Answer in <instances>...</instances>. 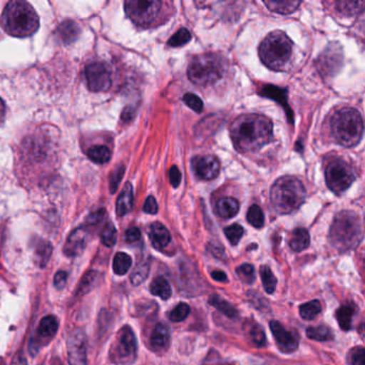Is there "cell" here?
I'll use <instances>...</instances> for the list:
<instances>
[{
  "label": "cell",
  "instance_id": "3957f363",
  "mask_svg": "<svg viewBox=\"0 0 365 365\" xmlns=\"http://www.w3.org/2000/svg\"><path fill=\"white\" fill-rule=\"evenodd\" d=\"M305 196L304 185L294 177H282L271 187V204L279 215H289L300 208Z\"/></svg>",
  "mask_w": 365,
  "mask_h": 365
},
{
  "label": "cell",
  "instance_id": "d4e9b609",
  "mask_svg": "<svg viewBox=\"0 0 365 365\" xmlns=\"http://www.w3.org/2000/svg\"><path fill=\"white\" fill-rule=\"evenodd\" d=\"M78 34H80V27L72 21L63 23L58 29L59 38L65 43L73 42L78 38Z\"/></svg>",
  "mask_w": 365,
  "mask_h": 365
},
{
  "label": "cell",
  "instance_id": "9c48e42d",
  "mask_svg": "<svg viewBox=\"0 0 365 365\" xmlns=\"http://www.w3.org/2000/svg\"><path fill=\"white\" fill-rule=\"evenodd\" d=\"M356 179L354 168L344 160L330 162L326 168V182L335 194L345 192Z\"/></svg>",
  "mask_w": 365,
  "mask_h": 365
},
{
  "label": "cell",
  "instance_id": "f5cc1de1",
  "mask_svg": "<svg viewBox=\"0 0 365 365\" xmlns=\"http://www.w3.org/2000/svg\"><path fill=\"white\" fill-rule=\"evenodd\" d=\"M104 217V211L100 210L99 212L93 213V215L89 217L88 222L89 224H98L99 222L102 221Z\"/></svg>",
  "mask_w": 365,
  "mask_h": 365
},
{
  "label": "cell",
  "instance_id": "11a10c76",
  "mask_svg": "<svg viewBox=\"0 0 365 365\" xmlns=\"http://www.w3.org/2000/svg\"><path fill=\"white\" fill-rule=\"evenodd\" d=\"M0 365H1V364H0Z\"/></svg>",
  "mask_w": 365,
  "mask_h": 365
},
{
  "label": "cell",
  "instance_id": "f907efd6",
  "mask_svg": "<svg viewBox=\"0 0 365 365\" xmlns=\"http://www.w3.org/2000/svg\"><path fill=\"white\" fill-rule=\"evenodd\" d=\"M140 237H142V235H140V230L138 227L129 228L125 232V240L129 243L136 242V241L140 240Z\"/></svg>",
  "mask_w": 365,
  "mask_h": 365
},
{
  "label": "cell",
  "instance_id": "52a82bcc",
  "mask_svg": "<svg viewBox=\"0 0 365 365\" xmlns=\"http://www.w3.org/2000/svg\"><path fill=\"white\" fill-rule=\"evenodd\" d=\"M227 69L226 59L215 53L195 57L190 63L187 76L198 86H209L221 80Z\"/></svg>",
  "mask_w": 365,
  "mask_h": 365
},
{
  "label": "cell",
  "instance_id": "681fc988",
  "mask_svg": "<svg viewBox=\"0 0 365 365\" xmlns=\"http://www.w3.org/2000/svg\"><path fill=\"white\" fill-rule=\"evenodd\" d=\"M144 211L149 215H155L158 212V204L157 200L153 196H149L147 198L146 202L144 205Z\"/></svg>",
  "mask_w": 365,
  "mask_h": 365
},
{
  "label": "cell",
  "instance_id": "44dd1931",
  "mask_svg": "<svg viewBox=\"0 0 365 365\" xmlns=\"http://www.w3.org/2000/svg\"><path fill=\"white\" fill-rule=\"evenodd\" d=\"M264 4L271 11L281 14H292L301 5L300 1H297V0H281V1L269 0V1H264Z\"/></svg>",
  "mask_w": 365,
  "mask_h": 365
},
{
  "label": "cell",
  "instance_id": "f6af8a7d",
  "mask_svg": "<svg viewBox=\"0 0 365 365\" xmlns=\"http://www.w3.org/2000/svg\"><path fill=\"white\" fill-rule=\"evenodd\" d=\"M350 363L351 365H365V352L364 348L356 347L350 351Z\"/></svg>",
  "mask_w": 365,
  "mask_h": 365
},
{
  "label": "cell",
  "instance_id": "30bf717a",
  "mask_svg": "<svg viewBox=\"0 0 365 365\" xmlns=\"http://www.w3.org/2000/svg\"><path fill=\"white\" fill-rule=\"evenodd\" d=\"M162 5L161 1L130 0L125 4V14L138 26H149L159 16Z\"/></svg>",
  "mask_w": 365,
  "mask_h": 365
},
{
  "label": "cell",
  "instance_id": "cb8c5ba5",
  "mask_svg": "<svg viewBox=\"0 0 365 365\" xmlns=\"http://www.w3.org/2000/svg\"><path fill=\"white\" fill-rule=\"evenodd\" d=\"M150 292L153 296L160 297L163 300H168L172 296V287L166 281L165 277H158L151 282Z\"/></svg>",
  "mask_w": 365,
  "mask_h": 365
},
{
  "label": "cell",
  "instance_id": "f35d334b",
  "mask_svg": "<svg viewBox=\"0 0 365 365\" xmlns=\"http://www.w3.org/2000/svg\"><path fill=\"white\" fill-rule=\"evenodd\" d=\"M96 279H97V272L95 271H89L83 277L82 281H81L80 285L78 288V294L80 296L87 294L93 289V284H95Z\"/></svg>",
  "mask_w": 365,
  "mask_h": 365
},
{
  "label": "cell",
  "instance_id": "d6a6232c",
  "mask_svg": "<svg viewBox=\"0 0 365 365\" xmlns=\"http://www.w3.org/2000/svg\"><path fill=\"white\" fill-rule=\"evenodd\" d=\"M149 270H150V266L149 262H142V264L136 266L134 269L133 272L131 274V282L133 285L138 286L140 284L144 283L146 281L147 277L149 275Z\"/></svg>",
  "mask_w": 365,
  "mask_h": 365
},
{
  "label": "cell",
  "instance_id": "2e32d148",
  "mask_svg": "<svg viewBox=\"0 0 365 365\" xmlns=\"http://www.w3.org/2000/svg\"><path fill=\"white\" fill-rule=\"evenodd\" d=\"M149 238H150L153 247L157 250L165 249L172 240L168 228L159 222L151 224L149 227Z\"/></svg>",
  "mask_w": 365,
  "mask_h": 365
},
{
  "label": "cell",
  "instance_id": "d6986e66",
  "mask_svg": "<svg viewBox=\"0 0 365 365\" xmlns=\"http://www.w3.org/2000/svg\"><path fill=\"white\" fill-rule=\"evenodd\" d=\"M215 210L220 217H224V219H230L239 212V202L232 197L221 198L217 202Z\"/></svg>",
  "mask_w": 365,
  "mask_h": 365
},
{
  "label": "cell",
  "instance_id": "5b68a950",
  "mask_svg": "<svg viewBox=\"0 0 365 365\" xmlns=\"http://www.w3.org/2000/svg\"><path fill=\"white\" fill-rule=\"evenodd\" d=\"M292 56V42L283 31L269 34L259 46V57L269 69L284 70Z\"/></svg>",
  "mask_w": 365,
  "mask_h": 365
},
{
  "label": "cell",
  "instance_id": "ee69618b",
  "mask_svg": "<svg viewBox=\"0 0 365 365\" xmlns=\"http://www.w3.org/2000/svg\"><path fill=\"white\" fill-rule=\"evenodd\" d=\"M250 333H251L252 341H254L256 346L262 347V346L266 345V335H264V330L258 324H255L251 329Z\"/></svg>",
  "mask_w": 365,
  "mask_h": 365
},
{
  "label": "cell",
  "instance_id": "484cf974",
  "mask_svg": "<svg viewBox=\"0 0 365 365\" xmlns=\"http://www.w3.org/2000/svg\"><path fill=\"white\" fill-rule=\"evenodd\" d=\"M209 303L215 307L217 311L222 312L224 315L227 316L228 318H236L238 315V312L230 302L224 300L221 297L217 296V294L210 297Z\"/></svg>",
  "mask_w": 365,
  "mask_h": 365
},
{
  "label": "cell",
  "instance_id": "4fadbf2b",
  "mask_svg": "<svg viewBox=\"0 0 365 365\" xmlns=\"http://www.w3.org/2000/svg\"><path fill=\"white\" fill-rule=\"evenodd\" d=\"M269 326H270L271 332L277 341V347L282 352L290 354V352L296 351L299 345V339L294 332L284 328L277 320L271 322Z\"/></svg>",
  "mask_w": 365,
  "mask_h": 365
},
{
  "label": "cell",
  "instance_id": "ffe728a7",
  "mask_svg": "<svg viewBox=\"0 0 365 365\" xmlns=\"http://www.w3.org/2000/svg\"><path fill=\"white\" fill-rule=\"evenodd\" d=\"M58 320L55 316L48 315L40 322L38 335L40 339H51L55 336L58 330Z\"/></svg>",
  "mask_w": 365,
  "mask_h": 365
},
{
  "label": "cell",
  "instance_id": "b9f144b4",
  "mask_svg": "<svg viewBox=\"0 0 365 365\" xmlns=\"http://www.w3.org/2000/svg\"><path fill=\"white\" fill-rule=\"evenodd\" d=\"M182 100L194 112L200 113L202 108H204V103H202V99L198 96L194 95V93H185L183 96Z\"/></svg>",
  "mask_w": 365,
  "mask_h": 365
},
{
  "label": "cell",
  "instance_id": "816d5d0a",
  "mask_svg": "<svg viewBox=\"0 0 365 365\" xmlns=\"http://www.w3.org/2000/svg\"><path fill=\"white\" fill-rule=\"evenodd\" d=\"M211 277H212V279L217 282H222V283L227 282V275H226L225 272H223V271L221 270L212 271V272H211Z\"/></svg>",
  "mask_w": 365,
  "mask_h": 365
},
{
  "label": "cell",
  "instance_id": "1f68e13d",
  "mask_svg": "<svg viewBox=\"0 0 365 365\" xmlns=\"http://www.w3.org/2000/svg\"><path fill=\"white\" fill-rule=\"evenodd\" d=\"M260 277H262V284H264V290L268 294H273L277 288V279L272 271L269 267H260Z\"/></svg>",
  "mask_w": 365,
  "mask_h": 365
},
{
  "label": "cell",
  "instance_id": "f546056e",
  "mask_svg": "<svg viewBox=\"0 0 365 365\" xmlns=\"http://www.w3.org/2000/svg\"><path fill=\"white\" fill-rule=\"evenodd\" d=\"M299 311H300V316L303 319L313 320L322 312V304L318 300L309 301V302L301 305L299 307Z\"/></svg>",
  "mask_w": 365,
  "mask_h": 365
},
{
  "label": "cell",
  "instance_id": "ba28073f",
  "mask_svg": "<svg viewBox=\"0 0 365 365\" xmlns=\"http://www.w3.org/2000/svg\"><path fill=\"white\" fill-rule=\"evenodd\" d=\"M138 341L135 334L129 326L123 327L117 333L110 348V360L117 365H130L135 361Z\"/></svg>",
  "mask_w": 365,
  "mask_h": 365
},
{
  "label": "cell",
  "instance_id": "7a4b0ae2",
  "mask_svg": "<svg viewBox=\"0 0 365 365\" xmlns=\"http://www.w3.org/2000/svg\"><path fill=\"white\" fill-rule=\"evenodd\" d=\"M1 25L9 35L27 37L37 31L39 18L35 9L26 1H11L4 10Z\"/></svg>",
  "mask_w": 365,
  "mask_h": 365
},
{
  "label": "cell",
  "instance_id": "e0dca14e",
  "mask_svg": "<svg viewBox=\"0 0 365 365\" xmlns=\"http://www.w3.org/2000/svg\"><path fill=\"white\" fill-rule=\"evenodd\" d=\"M170 341V333L168 330V327L164 324H158L157 326L153 329V333L150 336V346L153 350L165 349L168 348V344Z\"/></svg>",
  "mask_w": 365,
  "mask_h": 365
},
{
  "label": "cell",
  "instance_id": "60d3db41",
  "mask_svg": "<svg viewBox=\"0 0 365 365\" xmlns=\"http://www.w3.org/2000/svg\"><path fill=\"white\" fill-rule=\"evenodd\" d=\"M237 274L240 277L241 281L247 284H252L255 281V270L252 264H245L238 267L236 270Z\"/></svg>",
  "mask_w": 365,
  "mask_h": 365
},
{
  "label": "cell",
  "instance_id": "f1b7e54d",
  "mask_svg": "<svg viewBox=\"0 0 365 365\" xmlns=\"http://www.w3.org/2000/svg\"><path fill=\"white\" fill-rule=\"evenodd\" d=\"M88 158L95 163H108L112 158V153L106 146L91 147L88 150Z\"/></svg>",
  "mask_w": 365,
  "mask_h": 365
},
{
  "label": "cell",
  "instance_id": "7dc6e473",
  "mask_svg": "<svg viewBox=\"0 0 365 365\" xmlns=\"http://www.w3.org/2000/svg\"><path fill=\"white\" fill-rule=\"evenodd\" d=\"M181 179H182V175H181L180 170L177 166H173L170 170V180L172 183L173 187H177L180 185Z\"/></svg>",
  "mask_w": 365,
  "mask_h": 365
},
{
  "label": "cell",
  "instance_id": "603a6c76",
  "mask_svg": "<svg viewBox=\"0 0 365 365\" xmlns=\"http://www.w3.org/2000/svg\"><path fill=\"white\" fill-rule=\"evenodd\" d=\"M309 232L304 228H297L292 232V238L290 240L289 245L292 251L302 252L307 249L309 245Z\"/></svg>",
  "mask_w": 365,
  "mask_h": 365
},
{
  "label": "cell",
  "instance_id": "ab89813d",
  "mask_svg": "<svg viewBox=\"0 0 365 365\" xmlns=\"http://www.w3.org/2000/svg\"><path fill=\"white\" fill-rule=\"evenodd\" d=\"M190 312H191V309H190L187 303H179V304L170 312L168 318H170V322H180L189 316Z\"/></svg>",
  "mask_w": 365,
  "mask_h": 365
},
{
  "label": "cell",
  "instance_id": "74e56055",
  "mask_svg": "<svg viewBox=\"0 0 365 365\" xmlns=\"http://www.w3.org/2000/svg\"><path fill=\"white\" fill-rule=\"evenodd\" d=\"M191 34L187 29H181L180 31H177L170 40L168 44L172 48H179V46H185L187 42L191 40Z\"/></svg>",
  "mask_w": 365,
  "mask_h": 365
},
{
  "label": "cell",
  "instance_id": "836d02e7",
  "mask_svg": "<svg viewBox=\"0 0 365 365\" xmlns=\"http://www.w3.org/2000/svg\"><path fill=\"white\" fill-rule=\"evenodd\" d=\"M247 221L256 228H262L264 223V213L257 205H253L247 211Z\"/></svg>",
  "mask_w": 365,
  "mask_h": 365
},
{
  "label": "cell",
  "instance_id": "8992f818",
  "mask_svg": "<svg viewBox=\"0 0 365 365\" xmlns=\"http://www.w3.org/2000/svg\"><path fill=\"white\" fill-rule=\"evenodd\" d=\"M362 239V227L358 215L341 211L335 217L330 230V241L339 251L354 249Z\"/></svg>",
  "mask_w": 365,
  "mask_h": 365
},
{
  "label": "cell",
  "instance_id": "4dcf8cb0",
  "mask_svg": "<svg viewBox=\"0 0 365 365\" xmlns=\"http://www.w3.org/2000/svg\"><path fill=\"white\" fill-rule=\"evenodd\" d=\"M52 252L53 247L50 243L42 241L38 245L37 249H36V260L41 268L48 264V260L52 256Z\"/></svg>",
  "mask_w": 365,
  "mask_h": 365
},
{
  "label": "cell",
  "instance_id": "6da1fadb",
  "mask_svg": "<svg viewBox=\"0 0 365 365\" xmlns=\"http://www.w3.org/2000/svg\"><path fill=\"white\" fill-rule=\"evenodd\" d=\"M273 125L262 115L245 114L230 125V138L240 153H253L272 140Z\"/></svg>",
  "mask_w": 365,
  "mask_h": 365
},
{
  "label": "cell",
  "instance_id": "4316f807",
  "mask_svg": "<svg viewBox=\"0 0 365 365\" xmlns=\"http://www.w3.org/2000/svg\"><path fill=\"white\" fill-rule=\"evenodd\" d=\"M307 335L309 339L318 341H331L334 339L332 330L326 326L309 327L307 330Z\"/></svg>",
  "mask_w": 365,
  "mask_h": 365
},
{
  "label": "cell",
  "instance_id": "db71d44e",
  "mask_svg": "<svg viewBox=\"0 0 365 365\" xmlns=\"http://www.w3.org/2000/svg\"><path fill=\"white\" fill-rule=\"evenodd\" d=\"M5 104H4L3 100L0 99V123L4 120V118H5Z\"/></svg>",
  "mask_w": 365,
  "mask_h": 365
},
{
  "label": "cell",
  "instance_id": "7402d4cb",
  "mask_svg": "<svg viewBox=\"0 0 365 365\" xmlns=\"http://www.w3.org/2000/svg\"><path fill=\"white\" fill-rule=\"evenodd\" d=\"M356 309L352 305L346 304L339 307L336 311V319L341 330L349 331L352 328Z\"/></svg>",
  "mask_w": 365,
  "mask_h": 365
},
{
  "label": "cell",
  "instance_id": "8d00e7d4",
  "mask_svg": "<svg viewBox=\"0 0 365 365\" xmlns=\"http://www.w3.org/2000/svg\"><path fill=\"white\" fill-rule=\"evenodd\" d=\"M336 5L337 9L341 14L354 16V14L362 11L364 4L362 1H356H356H341V3H337Z\"/></svg>",
  "mask_w": 365,
  "mask_h": 365
},
{
  "label": "cell",
  "instance_id": "7bdbcfd3",
  "mask_svg": "<svg viewBox=\"0 0 365 365\" xmlns=\"http://www.w3.org/2000/svg\"><path fill=\"white\" fill-rule=\"evenodd\" d=\"M262 96L277 99V101L282 102L284 104L286 103V93H283L282 89L275 88L273 86L264 87L262 91Z\"/></svg>",
  "mask_w": 365,
  "mask_h": 365
},
{
  "label": "cell",
  "instance_id": "7c38bea8",
  "mask_svg": "<svg viewBox=\"0 0 365 365\" xmlns=\"http://www.w3.org/2000/svg\"><path fill=\"white\" fill-rule=\"evenodd\" d=\"M67 344L70 365H87V339L84 331H72Z\"/></svg>",
  "mask_w": 365,
  "mask_h": 365
},
{
  "label": "cell",
  "instance_id": "8fae6325",
  "mask_svg": "<svg viewBox=\"0 0 365 365\" xmlns=\"http://www.w3.org/2000/svg\"><path fill=\"white\" fill-rule=\"evenodd\" d=\"M85 76L87 86L91 91H106L112 86V71L110 68L102 61H93L87 65Z\"/></svg>",
  "mask_w": 365,
  "mask_h": 365
},
{
  "label": "cell",
  "instance_id": "e575fe53",
  "mask_svg": "<svg viewBox=\"0 0 365 365\" xmlns=\"http://www.w3.org/2000/svg\"><path fill=\"white\" fill-rule=\"evenodd\" d=\"M117 240V230L115 226L112 223L106 224L103 230L101 232V241L104 245L110 247L116 243Z\"/></svg>",
  "mask_w": 365,
  "mask_h": 365
},
{
  "label": "cell",
  "instance_id": "277c9868",
  "mask_svg": "<svg viewBox=\"0 0 365 365\" xmlns=\"http://www.w3.org/2000/svg\"><path fill=\"white\" fill-rule=\"evenodd\" d=\"M330 127L333 138L341 146H356L362 138V116L354 108H343L335 113L331 118Z\"/></svg>",
  "mask_w": 365,
  "mask_h": 365
},
{
  "label": "cell",
  "instance_id": "c3c4849f",
  "mask_svg": "<svg viewBox=\"0 0 365 365\" xmlns=\"http://www.w3.org/2000/svg\"><path fill=\"white\" fill-rule=\"evenodd\" d=\"M67 272H65V271H58V272L55 274L54 277L55 287L58 288V289H63L66 286V283H67Z\"/></svg>",
  "mask_w": 365,
  "mask_h": 365
},
{
  "label": "cell",
  "instance_id": "5bb4252c",
  "mask_svg": "<svg viewBox=\"0 0 365 365\" xmlns=\"http://www.w3.org/2000/svg\"><path fill=\"white\" fill-rule=\"evenodd\" d=\"M196 175L204 180H212L220 174V162L215 155H197L193 159Z\"/></svg>",
  "mask_w": 365,
  "mask_h": 365
},
{
  "label": "cell",
  "instance_id": "9a60e30c",
  "mask_svg": "<svg viewBox=\"0 0 365 365\" xmlns=\"http://www.w3.org/2000/svg\"><path fill=\"white\" fill-rule=\"evenodd\" d=\"M89 234L86 228L81 227L72 232L66 242L65 247H63L66 255L70 256V257L81 255L86 249Z\"/></svg>",
  "mask_w": 365,
  "mask_h": 365
},
{
  "label": "cell",
  "instance_id": "d590c367",
  "mask_svg": "<svg viewBox=\"0 0 365 365\" xmlns=\"http://www.w3.org/2000/svg\"><path fill=\"white\" fill-rule=\"evenodd\" d=\"M224 234L232 245H237L242 238L245 230L239 224H232V225L228 226L224 230Z\"/></svg>",
  "mask_w": 365,
  "mask_h": 365
},
{
  "label": "cell",
  "instance_id": "bcb514c9",
  "mask_svg": "<svg viewBox=\"0 0 365 365\" xmlns=\"http://www.w3.org/2000/svg\"><path fill=\"white\" fill-rule=\"evenodd\" d=\"M123 174H125V168L123 166H119L114 174H113L112 179H110V192L114 193L118 187L119 183H120L121 179H123Z\"/></svg>",
  "mask_w": 365,
  "mask_h": 365
},
{
  "label": "cell",
  "instance_id": "83f0119b",
  "mask_svg": "<svg viewBox=\"0 0 365 365\" xmlns=\"http://www.w3.org/2000/svg\"><path fill=\"white\" fill-rule=\"evenodd\" d=\"M132 266V258L128 254L117 253L113 262V269L114 272L118 275H125L130 270Z\"/></svg>",
  "mask_w": 365,
  "mask_h": 365
},
{
  "label": "cell",
  "instance_id": "ac0fdd59",
  "mask_svg": "<svg viewBox=\"0 0 365 365\" xmlns=\"http://www.w3.org/2000/svg\"><path fill=\"white\" fill-rule=\"evenodd\" d=\"M132 207H133V189L131 183H127L117 200V215L120 217L127 215L131 211Z\"/></svg>",
  "mask_w": 365,
  "mask_h": 365
}]
</instances>
